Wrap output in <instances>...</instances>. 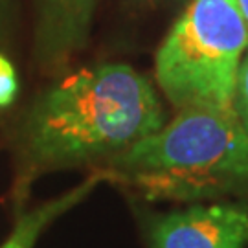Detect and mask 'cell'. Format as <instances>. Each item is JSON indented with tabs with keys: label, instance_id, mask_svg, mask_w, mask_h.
<instances>
[{
	"label": "cell",
	"instance_id": "3957f363",
	"mask_svg": "<svg viewBox=\"0 0 248 248\" xmlns=\"http://www.w3.org/2000/svg\"><path fill=\"white\" fill-rule=\"evenodd\" d=\"M248 28L235 0H191L155 57L158 89L177 110H233Z\"/></svg>",
	"mask_w": 248,
	"mask_h": 248
},
{
	"label": "cell",
	"instance_id": "7a4b0ae2",
	"mask_svg": "<svg viewBox=\"0 0 248 248\" xmlns=\"http://www.w3.org/2000/svg\"><path fill=\"white\" fill-rule=\"evenodd\" d=\"M103 168L149 201L248 197V131L235 112L182 108Z\"/></svg>",
	"mask_w": 248,
	"mask_h": 248
},
{
	"label": "cell",
	"instance_id": "277c9868",
	"mask_svg": "<svg viewBox=\"0 0 248 248\" xmlns=\"http://www.w3.org/2000/svg\"><path fill=\"white\" fill-rule=\"evenodd\" d=\"M151 248H248V197L160 217L151 228Z\"/></svg>",
	"mask_w": 248,
	"mask_h": 248
},
{
	"label": "cell",
	"instance_id": "6da1fadb",
	"mask_svg": "<svg viewBox=\"0 0 248 248\" xmlns=\"http://www.w3.org/2000/svg\"><path fill=\"white\" fill-rule=\"evenodd\" d=\"M164 125L156 90L124 62H105L61 79L39 98L24 127V155L43 169L114 158Z\"/></svg>",
	"mask_w": 248,
	"mask_h": 248
},
{
	"label": "cell",
	"instance_id": "52a82bcc",
	"mask_svg": "<svg viewBox=\"0 0 248 248\" xmlns=\"http://www.w3.org/2000/svg\"><path fill=\"white\" fill-rule=\"evenodd\" d=\"M233 110L239 118L243 127L248 131V46L243 55V61L237 74V85H235V96H233Z\"/></svg>",
	"mask_w": 248,
	"mask_h": 248
},
{
	"label": "cell",
	"instance_id": "9c48e42d",
	"mask_svg": "<svg viewBox=\"0 0 248 248\" xmlns=\"http://www.w3.org/2000/svg\"><path fill=\"white\" fill-rule=\"evenodd\" d=\"M237 2V6H239V11L243 18H245V22H247V28H248V0H235Z\"/></svg>",
	"mask_w": 248,
	"mask_h": 248
},
{
	"label": "cell",
	"instance_id": "ba28073f",
	"mask_svg": "<svg viewBox=\"0 0 248 248\" xmlns=\"http://www.w3.org/2000/svg\"><path fill=\"white\" fill-rule=\"evenodd\" d=\"M18 92V79L13 64L6 59L4 55H0V108L8 107L13 99L17 98Z\"/></svg>",
	"mask_w": 248,
	"mask_h": 248
},
{
	"label": "cell",
	"instance_id": "5b68a950",
	"mask_svg": "<svg viewBox=\"0 0 248 248\" xmlns=\"http://www.w3.org/2000/svg\"><path fill=\"white\" fill-rule=\"evenodd\" d=\"M96 0H37V53L59 68L85 45Z\"/></svg>",
	"mask_w": 248,
	"mask_h": 248
},
{
	"label": "cell",
	"instance_id": "8992f818",
	"mask_svg": "<svg viewBox=\"0 0 248 248\" xmlns=\"http://www.w3.org/2000/svg\"><path fill=\"white\" fill-rule=\"evenodd\" d=\"M105 182H116V178L110 169L101 166V168L94 169L89 177L81 180L76 187L53 197L50 201L41 202L31 210L20 212L13 224V230L8 235V239L0 245V248H33L39 237L43 235V232L53 221H57L74 206L83 202L96 187Z\"/></svg>",
	"mask_w": 248,
	"mask_h": 248
}]
</instances>
